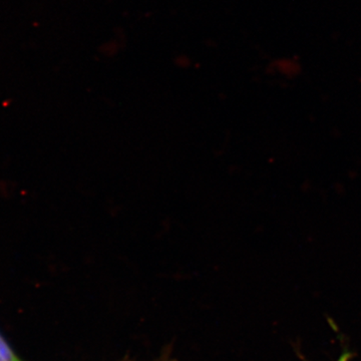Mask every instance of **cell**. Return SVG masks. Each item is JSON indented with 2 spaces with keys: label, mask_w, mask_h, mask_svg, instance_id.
<instances>
[{
  "label": "cell",
  "mask_w": 361,
  "mask_h": 361,
  "mask_svg": "<svg viewBox=\"0 0 361 361\" xmlns=\"http://www.w3.org/2000/svg\"><path fill=\"white\" fill-rule=\"evenodd\" d=\"M0 361H23L0 334Z\"/></svg>",
  "instance_id": "cell-1"
},
{
  "label": "cell",
  "mask_w": 361,
  "mask_h": 361,
  "mask_svg": "<svg viewBox=\"0 0 361 361\" xmlns=\"http://www.w3.org/2000/svg\"><path fill=\"white\" fill-rule=\"evenodd\" d=\"M350 360V355H348V353H343V355H342L341 356V357H339V360H337V361H349Z\"/></svg>",
  "instance_id": "cell-2"
}]
</instances>
